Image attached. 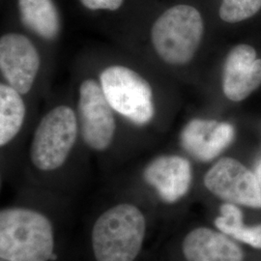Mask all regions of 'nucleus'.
<instances>
[{
  "label": "nucleus",
  "instance_id": "9b49d317",
  "mask_svg": "<svg viewBox=\"0 0 261 261\" xmlns=\"http://www.w3.org/2000/svg\"><path fill=\"white\" fill-rule=\"evenodd\" d=\"M261 84V59L249 45L233 47L224 62L222 86L227 99L240 102Z\"/></svg>",
  "mask_w": 261,
  "mask_h": 261
},
{
  "label": "nucleus",
  "instance_id": "6e6552de",
  "mask_svg": "<svg viewBox=\"0 0 261 261\" xmlns=\"http://www.w3.org/2000/svg\"><path fill=\"white\" fill-rule=\"evenodd\" d=\"M207 190L233 204L261 208V185L258 178L240 162L222 158L204 175Z\"/></svg>",
  "mask_w": 261,
  "mask_h": 261
},
{
  "label": "nucleus",
  "instance_id": "2eb2a0df",
  "mask_svg": "<svg viewBox=\"0 0 261 261\" xmlns=\"http://www.w3.org/2000/svg\"><path fill=\"white\" fill-rule=\"evenodd\" d=\"M220 211L221 216L215 220V225L221 232L253 248L261 249V224L244 225L242 212L233 203H224L221 206Z\"/></svg>",
  "mask_w": 261,
  "mask_h": 261
},
{
  "label": "nucleus",
  "instance_id": "7ed1b4c3",
  "mask_svg": "<svg viewBox=\"0 0 261 261\" xmlns=\"http://www.w3.org/2000/svg\"><path fill=\"white\" fill-rule=\"evenodd\" d=\"M50 50L20 28L6 29L0 36V82L36 101L49 82Z\"/></svg>",
  "mask_w": 261,
  "mask_h": 261
},
{
  "label": "nucleus",
  "instance_id": "6ab92c4d",
  "mask_svg": "<svg viewBox=\"0 0 261 261\" xmlns=\"http://www.w3.org/2000/svg\"><path fill=\"white\" fill-rule=\"evenodd\" d=\"M0 261H8V260H5V259H1V258H0Z\"/></svg>",
  "mask_w": 261,
  "mask_h": 261
},
{
  "label": "nucleus",
  "instance_id": "f03ea898",
  "mask_svg": "<svg viewBox=\"0 0 261 261\" xmlns=\"http://www.w3.org/2000/svg\"><path fill=\"white\" fill-rule=\"evenodd\" d=\"M205 32L200 11L187 3H177L160 11L128 38L124 49L150 65L183 67L197 55Z\"/></svg>",
  "mask_w": 261,
  "mask_h": 261
},
{
  "label": "nucleus",
  "instance_id": "a211bd4d",
  "mask_svg": "<svg viewBox=\"0 0 261 261\" xmlns=\"http://www.w3.org/2000/svg\"><path fill=\"white\" fill-rule=\"evenodd\" d=\"M258 180H259V183H260L261 185V166L259 167V168H258Z\"/></svg>",
  "mask_w": 261,
  "mask_h": 261
},
{
  "label": "nucleus",
  "instance_id": "4468645a",
  "mask_svg": "<svg viewBox=\"0 0 261 261\" xmlns=\"http://www.w3.org/2000/svg\"><path fill=\"white\" fill-rule=\"evenodd\" d=\"M32 101L0 82V147L6 149L12 145L34 119Z\"/></svg>",
  "mask_w": 261,
  "mask_h": 261
},
{
  "label": "nucleus",
  "instance_id": "0eeeda50",
  "mask_svg": "<svg viewBox=\"0 0 261 261\" xmlns=\"http://www.w3.org/2000/svg\"><path fill=\"white\" fill-rule=\"evenodd\" d=\"M146 233V219L135 204L123 202L107 209L94 223L91 246L96 261H135Z\"/></svg>",
  "mask_w": 261,
  "mask_h": 261
},
{
  "label": "nucleus",
  "instance_id": "9d476101",
  "mask_svg": "<svg viewBox=\"0 0 261 261\" xmlns=\"http://www.w3.org/2000/svg\"><path fill=\"white\" fill-rule=\"evenodd\" d=\"M234 128L226 122L194 118L180 133V144L189 155L199 162L217 158L233 140Z\"/></svg>",
  "mask_w": 261,
  "mask_h": 261
},
{
  "label": "nucleus",
  "instance_id": "f3484780",
  "mask_svg": "<svg viewBox=\"0 0 261 261\" xmlns=\"http://www.w3.org/2000/svg\"><path fill=\"white\" fill-rule=\"evenodd\" d=\"M129 0H77L83 9L92 14H116L121 12Z\"/></svg>",
  "mask_w": 261,
  "mask_h": 261
},
{
  "label": "nucleus",
  "instance_id": "dca6fc26",
  "mask_svg": "<svg viewBox=\"0 0 261 261\" xmlns=\"http://www.w3.org/2000/svg\"><path fill=\"white\" fill-rule=\"evenodd\" d=\"M261 9V0H222L219 16L228 23L250 19Z\"/></svg>",
  "mask_w": 261,
  "mask_h": 261
},
{
  "label": "nucleus",
  "instance_id": "20e7f679",
  "mask_svg": "<svg viewBox=\"0 0 261 261\" xmlns=\"http://www.w3.org/2000/svg\"><path fill=\"white\" fill-rule=\"evenodd\" d=\"M71 98L82 143L95 153L112 149L122 128L127 127L109 103L92 68L84 58L76 68Z\"/></svg>",
  "mask_w": 261,
  "mask_h": 261
},
{
  "label": "nucleus",
  "instance_id": "ddd939ff",
  "mask_svg": "<svg viewBox=\"0 0 261 261\" xmlns=\"http://www.w3.org/2000/svg\"><path fill=\"white\" fill-rule=\"evenodd\" d=\"M187 261H243L242 249L226 234L198 227L187 234L182 243Z\"/></svg>",
  "mask_w": 261,
  "mask_h": 261
},
{
  "label": "nucleus",
  "instance_id": "f257e3e1",
  "mask_svg": "<svg viewBox=\"0 0 261 261\" xmlns=\"http://www.w3.org/2000/svg\"><path fill=\"white\" fill-rule=\"evenodd\" d=\"M84 59L127 128L148 130L158 124L161 98L153 66L125 49L102 51Z\"/></svg>",
  "mask_w": 261,
  "mask_h": 261
},
{
  "label": "nucleus",
  "instance_id": "1a4fd4ad",
  "mask_svg": "<svg viewBox=\"0 0 261 261\" xmlns=\"http://www.w3.org/2000/svg\"><path fill=\"white\" fill-rule=\"evenodd\" d=\"M141 179L168 204L177 202L189 192L193 169L188 159L175 154H162L143 167Z\"/></svg>",
  "mask_w": 261,
  "mask_h": 261
},
{
  "label": "nucleus",
  "instance_id": "39448f33",
  "mask_svg": "<svg viewBox=\"0 0 261 261\" xmlns=\"http://www.w3.org/2000/svg\"><path fill=\"white\" fill-rule=\"evenodd\" d=\"M82 141L71 96L49 103L35 122L28 149L31 166L39 172L54 173L65 167Z\"/></svg>",
  "mask_w": 261,
  "mask_h": 261
},
{
  "label": "nucleus",
  "instance_id": "423d86ee",
  "mask_svg": "<svg viewBox=\"0 0 261 261\" xmlns=\"http://www.w3.org/2000/svg\"><path fill=\"white\" fill-rule=\"evenodd\" d=\"M55 231L50 220L37 210L8 207L0 212V258L49 261L55 258Z\"/></svg>",
  "mask_w": 261,
  "mask_h": 261
},
{
  "label": "nucleus",
  "instance_id": "f8f14e48",
  "mask_svg": "<svg viewBox=\"0 0 261 261\" xmlns=\"http://www.w3.org/2000/svg\"><path fill=\"white\" fill-rule=\"evenodd\" d=\"M19 28L54 49L63 32V19L56 0H16Z\"/></svg>",
  "mask_w": 261,
  "mask_h": 261
}]
</instances>
